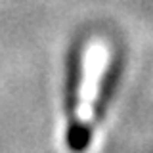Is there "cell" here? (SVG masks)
Masks as SVG:
<instances>
[{
	"instance_id": "6da1fadb",
	"label": "cell",
	"mask_w": 153,
	"mask_h": 153,
	"mask_svg": "<svg viewBox=\"0 0 153 153\" xmlns=\"http://www.w3.org/2000/svg\"><path fill=\"white\" fill-rule=\"evenodd\" d=\"M84 82V46L75 42L67 61L65 79V115H67V147L73 153H84L90 146L92 128L80 117V90Z\"/></svg>"
},
{
	"instance_id": "7a4b0ae2",
	"label": "cell",
	"mask_w": 153,
	"mask_h": 153,
	"mask_svg": "<svg viewBox=\"0 0 153 153\" xmlns=\"http://www.w3.org/2000/svg\"><path fill=\"white\" fill-rule=\"evenodd\" d=\"M119 73H121V59H113L111 65L107 67V71L103 73L102 76V82H100V90L96 94V103L92 107L90 115H94V123H100L103 119L105 111H107V105L111 102L113 94H115V88H117V82H119Z\"/></svg>"
}]
</instances>
